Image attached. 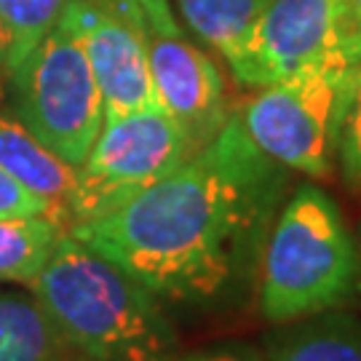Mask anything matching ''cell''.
<instances>
[{"mask_svg":"<svg viewBox=\"0 0 361 361\" xmlns=\"http://www.w3.org/2000/svg\"><path fill=\"white\" fill-rule=\"evenodd\" d=\"M286 169L249 140L238 113L164 180L102 217L70 225L158 300L214 305L257 276Z\"/></svg>","mask_w":361,"mask_h":361,"instance_id":"obj_1","label":"cell"},{"mask_svg":"<svg viewBox=\"0 0 361 361\" xmlns=\"http://www.w3.org/2000/svg\"><path fill=\"white\" fill-rule=\"evenodd\" d=\"M27 292L83 361L177 356V335L161 300L67 228Z\"/></svg>","mask_w":361,"mask_h":361,"instance_id":"obj_2","label":"cell"},{"mask_svg":"<svg viewBox=\"0 0 361 361\" xmlns=\"http://www.w3.org/2000/svg\"><path fill=\"white\" fill-rule=\"evenodd\" d=\"M361 295V249L335 198L300 185L276 212L257 265V305L271 324H295Z\"/></svg>","mask_w":361,"mask_h":361,"instance_id":"obj_3","label":"cell"},{"mask_svg":"<svg viewBox=\"0 0 361 361\" xmlns=\"http://www.w3.org/2000/svg\"><path fill=\"white\" fill-rule=\"evenodd\" d=\"M356 65L348 54H335L257 89L238 110L249 140L286 171L329 180L337 166L345 89Z\"/></svg>","mask_w":361,"mask_h":361,"instance_id":"obj_4","label":"cell"},{"mask_svg":"<svg viewBox=\"0 0 361 361\" xmlns=\"http://www.w3.org/2000/svg\"><path fill=\"white\" fill-rule=\"evenodd\" d=\"M6 80L11 83L19 123L70 166H80L99 137L104 102L86 49L65 11Z\"/></svg>","mask_w":361,"mask_h":361,"instance_id":"obj_5","label":"cell"},{"mask_svg":"<svg viewBox=\"0 0 361 361\" xmlns=\"http://www.w3.org/2000/svg\"><path fill=\"white\" fill-rule=\"evenodd\" d=\"M195 153L190 137L161 104L104 121L89 155L75 169L67 228L126 204Z\"/></svg>","mask_w":361,"mask_h":361,"instance_id":"obj_6","label":"cell"},{"mask_svg":"<svg viewBox=\"0 0 361 361\" xmlns=\"http://www.w3.org/2000/svg\"><path fill=\"white\" fill-rule=\"evenodd\" d=\"M335 54L350 56L340 0H271L228 67L241 86L262 89Z\"/></svg>","mask_w":361,"mask_h":361,"instance_id":"obj_7","label":"cell"},{"mask_svg":"<svg viewBox=\"0 0 361 361\" xmlns=\"http://www.w3.org/2000/svg\"><path fill=\"white\" fill-rule=\"evenodd\" d=\"M65 16L86 49L104 121L158 104L142 35L113 0H67Z\"/></svg>","mask_w":361,"mask_h":361,"instance_id":"obj_8","label":"cell"},{"mask_svg":"<svg viewBox=\"0 0 361 361\" xmlns=\"http://www.w3.org/2000/svg\"><path fill=\"white\" fill-rule=\"evenodd\" d=\"M142 40L158 104L185 129L195 150L204 147L231 116L217 62L182 30L145 32Z\"/></svg>","mask_w":361,"mask_h":361,"instance_id":"obj_9","label":"cell"},{"mask_svg":"<svg viewBox=\"0 0 361 361\" xmlns=\"http://www.w3.org/2000/svg\"><path fill=\"white\" fill-rule=\"evenodd\" d=\"M0 169L25 185L30 193L51 201L65 214L75 188V166L49 150L35 134H30L19 118L6 113H0Z\"/></svg>","mask_w":361,"mask_h":361,"instance_id":"obj_10","label":"cell"},{"mask_svg":"<svg viewBox=\"0 0 361 361\" xmlns=\"http://www.w3.org/2000/svg\"><path fill=\"white\" fill-rule=\"evenodd\" d=\"M284 326L268 343V361H361V319L356 316L332 310Z\"/></svg>","mask_w":361,"mask_h":361,"instance_id":"obj_11","label":"cell"},{"mask_svg":"<svg viewBox=\"0 0 361 361\" xmlns=\"http://www.w3.org/2000/svg\"><path fill=\"white\" fill-rule=\"evenodd\" d=\"M0 361H83L32 295L0 292Z\"/></svg>","mask_w":361,"mask_h":361,"instance_id":"obj_12","label":"cell"},{"mask_svg":"<svg viewBox=\"0 0 361 361\" xmlns=\"http://www.w3.org/2000/svg\"><path fill=\"white\" fill-rule=\"evenodd\" d=\"M188 30L228 65L271 0H174Z\"/></svg>","mask_w":361,"mask_h":361,"instance_id":"obj_13","label":"cell"},{"mask_svg":"<svg viewBox=\"0 0 361 361\" xmlns=\"http://www.w3.org/2000/svg\"><path fill=\"white\" fill-rule=\"evenodd\" d=\"M62 231L65 222L56 217L0 219V281L27 289L46 268Z\"/></svg>","mask_w":361,"mask_h":361,"instance_id":"obj_14","label":"cell"},{"mask_svg":"<svg viewBox=\"0 0 361 361\" xmlns=\"http://www.w3.org/2000/svg\"><path fill=\"white\" fill-rule=\"evenodd\" d=\"M65 6L67 0H0L3 78L13 75L32 49L51 32Z\"/></svg>","mask_w":361,"mask_h":361,"instance_id":"obj_15","label":"cell"},{"mask_svg":"<svg viewBox=\"0 0 361 361\" xmlns=\"http://www.w3.org/2000/svg\"><path fill=\"white\" fill-rule=\"evenodd\" d=\"M337 166L350 190L361 193V62L353 67L345 89L337 137Z\"/></svg>","mask_w":361,"mask_h":361,"instance_id":"obj_16","label":"cell"},{"mask_svg":"<svg viewBox=\"0 0 361 361\" xmlns=\"http://www.w3.org/2000/svg\"><path fill=\"white\" fill-rule=\"evenodd\" d=\"M11 217H56L65 222V214L51 201L30 193L25 185H19L0 169V219Z\"/></svg>","mask_w":361,"mask_h":361,"instance_id":"obj_17","label":"cell"},{"mask_svg":"<svg viewBox=\"0 0 361 361\" xmlns=\"http://www.w3.org/2000/svg\"><path fill=\"white\" fill-rule=\"evenodd\" d=\"M118 11L129 19L131 25L145 32H177L182 30L171 13L169 0H113Z\"/></svg>","mask_w":361,"mask_h":361,"instance_id":"obj_18","label":"cell"},{"mask_svg":"<svg viewBox=\"0 0 361 361\" xmlns=\"http://www.w3.org/2000/svg\"><path fill=\"white\" fill-rule=\"evenodd\" d=\"M171 361H268V356L257 353L255 348L246 345H219V348L195 350V353H185V356H174Z\"/></svg>","mask_w":361,"mask_h":361,"instance_id":"obj_19","label":"cell"},{"mask_svg":"<svg viewBox=\"0 0 361 361\" xmlns=\"http://www.w3.org/2000/svg\"><path fill=\"white\" fill-rule=\"evenodd\" d=\"M343 3V27H345V46L350 56L361 62V0H340Z\"/></svg>","mask_w":361,"mask_h":361,"instance_id":"obj_20","label":"cell"},{"mask_svg":"<svg viewBox=\"0 0 361 361\" xmlns=\"http://www.w3.org/2000/svg\"><path fill=\"white\" fill-rule=\"evenodd\" d=\"M0 83H3V54H0Z\"/></svg>","mask_w":361,"mask_h":361,"instance_id":"obj_21","label":"cell"},{"mask_svg":"<svg viewBox=\"0 0 361 361\" xmlns=\"http://www.w3.org/2000/svg\"><path fill=\"white\" fill-rule=\"evenodd\" d=\"M359 241H361V233H359ZM359 249H361V246H359Z\"/></svg>","mask_w":361,"mask_h":361,"instance_id":"obj_22","label":"cell"}]
</instances>
